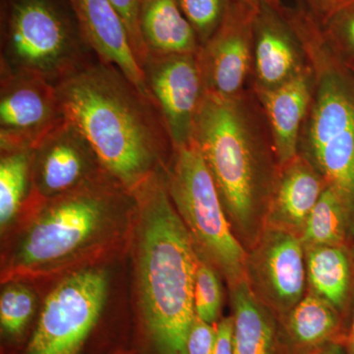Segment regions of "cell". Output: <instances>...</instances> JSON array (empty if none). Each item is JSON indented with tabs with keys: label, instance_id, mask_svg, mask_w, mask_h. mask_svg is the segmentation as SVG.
<instances>
[{
	"label": "cell",
	"instance_id": "1",
	"mask_svg": "<svg viewBox=\"0 0 354 354\" xmlns=\"http://www.w3.org/2000/svg\"><path fill=\"white\" fill-rule=\"evenodd\" d=\"M57 88L65 118L127 190L155 174L162 153L174 149L155 102L113 65L97 58Z\"/></svg>",
	"mask_w": 354,
	"mask_h": 354
},
{
	"label": "cell",
	"instance_id": "2",
	"mask_svg": "<svg viewBox=\"0 0 354 354\" xmlns=\"http://www.w3.org/2000/svg\"><path fill=\"white\" fill-rule=\"evenodd\" d=\"M193 141L215 180L230 225L241 243L252 248L264 230L279 169L254 91L235 97L205 93Z\"/></svg>",
	"mask_w": 354,
	"mask_h": 354
},
{
	"label": "cell",
	"instance_id": "3",
	"mask_svg": "<svg viewBox=\"0 0 354 354\" xmlns=\"http://www.w3.org/2000/svg\"><path fill=\"white\" fill-rule=\"evenodd\" d=\"M133 192L140 205V337L144 354H187L199 255L157 172Z\"/></svg>",
	"mask_w": 354,
	"mask_h": 354
},
{
	"label": "cell",
	"instance_id": "4",
	"mask_svg": "<svg viewBox=\"0 0 354 354\" xmlns=\"http://www.w3.org/2000/svg\"><path fill=\"white\" fill-rule=\"evenodd\" d=\"M95 59L70 0H1V70L57 86Z\"/></svg>",
	"mask_w": 354,
	"mask_h": 354
},
{
	"label": "cell",
	"instance_id": "5",
	"mask_svg": "<svg viewBox=\"0 0 354 354\" xmlns=\"http://www.w3.org/2000/svg\"><path fill=\"white\" fill-rule=\"evenodd\" d=\"M330 53L322 41L307 48L315 86L298 153L337 193L348 218L354 213V91Z\"/></svg>",
	"mask_w": 354,
	"mask_h": 354
},
{
	"label": "cell",
	"instance_id": "6",
	"mask_svg": "<svg viewBox=\"0 0 354 354\" xmlns=\"http://www.w3.org/2000/svg\"><path fill=\"white\" fill-rule=\"evenodd\" d=\"M167 190L197 251L232 286L247 279V256L234 234L220 193L199 148L174 149L167 171Z\"/></svg>",
	"mask_w": 354,
	"mask_h": 354
},
{
	"label": "cell",
	"instance_id": "7",
	"mask_svg": "<svg viewBox=\"0 0 354 354\" xmlns=\"http://www.w3.org/2000/svg\"><path fill=\"white\" fill-rule=\"evenodd\" d=\"M102 270H85L62 281L46 298L29 339L17 354H88L108 297Z\"/></svg>",
	"mask_w": 354,
	"mask_h": 354
},
{
	"label": "cell",
	"instance_id": "8",
	"mask_svg": "<svg viewBox=\"0 0 354 354\" xmlns=\"http://www.w3.org/2000/svg\"><path fill=\"white\" fill-rule=\"evenodd\" d=\"M62 195L26 235L16 257L20 265L51 264L80 250L102 227L113 193L93 180Z\"/></svg>",
	"mask_w": 354,
	"mask_h": 354
},
{
	"label": "cell",
	"instance_id": "9",
	"mask_svg": "<svg viewBox=\"0 0 354 354\" xmlns=\"http://www.w3.org/2000/svg\"><path fill=\"white\" fill-rule=\"evenodd\" d=\"M142 70L174 149L189 145L206 93L197 53H148Z\"/></svg>",
	"mask_w": 354,
	"mask_h": 354
},
{
	"label": "cell",
	"instance_id": "10",
	"mask_svg": "<svg viewBox=\"0 0 354 354\" xmlns=\"http://www.w3.org/2000/svg\"><path fill=\"white\" fill-rule=\"evenodd\" d=\"M0 73L1 149H32L65 120L57 86L34 74Z\"/></svg>",
	"mask_w": 354,
	"mask_h": 354
},
{
	"label": "cell",
	"instance_id": "11",
	"mask_svg": "<svg viewBox=\"0 0 354 354\" xmlns=\"http://www.w3.org/2000/svg\"><path fill=\"white\" fill-rule=\"evenodd\" d=\"M247 281L278 318L304 297L307 268L297 235L265 227L247 256Z\"/></svg>",
	"mask_w": 354,
	"mask_h": 354
},
{
	"label": "cell",
	"instance_id": "12",
	"mask_svg": "<svg viewBox=\"0 0 354 354\" xmlns=\"http://www.w3.org/2000/svg\"><path fill=\"white\" fill-rule=\"evenodd\" d=\"M257 4L230 0L223 22L197 53L206 92L235 97L243 93L253 68V24Z\"/></svg>",
	"mask_w": 354,
	"mask_h": 354
},
{
	"label": "cell",
	"instance_id": "13",
	"mask_svg": "<svg viewBox=\"0 0 354 354\" xmlns=\"http://www.w3.org/2000/svg\"><path fill=\"white\" fill-rule=\"evenodd\" d=\"M309 64L304 44L281 7L260 2L253 24V91L279 87Z\"/></svg>",
	"mask_w": 354,
	"mask_h": 354
},
{
	"label": "cell",
	"instance_id": "14",
	"mask_svg": "<svg viewBox=\"0 0 354 354\" xmlns=\"http://www.w3.org/2000/svg\"><path fill=\"white\" fill-rule=\"evenodd\" d=\"M97 165L102 167L90 143L66 118L32 148V176L39 192L48 196L91 183Z\"/></svg>",
	"mask_w": 354,
	"mask_h": 354
},
{
	"label": "cell",
	"instance_id": "15",
	"mask_svg": "<svg viewBox=\"0 0 354 354\" xmlns=\"http://www.w3.org/2000/svg\"><path fill=\"white\" fill-rule=\"evenodd\" d=\"M70 1L97 59L120 69L142 94L152 100L127 25L111 0Z\"/></svg>",
	"mask_w": 354,
	"mask_h": 354
},
{
	"label": "cell",
	"instance_id": "16",
	"mask_svg": "<svg viewBox=\"0 0 354 354\" xmlns=\"http://www.w3.org/2000/svg\"><path fill=\"white\" fill-rule=\"evenodd\" d=\"M311 64L295 78L272 90L254 92L267 120L279 167L298 155L300 135L313 97Z\"/></svg>",
	"mask_w": 354,
	"mask_h": 354
},
{
	"label": "cell",
	"instance_id": "17",
	"mask_svg": "<svg viewBox=\"0 0 354 354\" xmlns=\"http://www.w3.org/2000/svg\"><path fill=\"white\" fill-rule=\"evenodd\" d=\"M326 187L327 183L322 176L298 153L279 169L266 214L265 227L285 230L300 237L310 213Z\"/></svg>",
	"mask_w": 354,
	"mask_h": 354
},
{
	"label": "cell",
	"instance_id": "18",
	"mask_svg": "<svg viewBox=\"0 0 354 354\" xmlns=\"http://www.w3.org/2000/svg\"><path fill=\"white\" fill-rule=\"evenodd\" d=\"M279 321L285 354H320L332 344L346 342L337 310L314 292Z\"/></svg>",
	"mask_w": 354,
	"mask_h": 354
},
{
	"label": "cell",
	"instance_id": "19",
	"mask_svg": "<svg viewBox=\"0 0 354 354\" xmlns=\"http://www.w3.org/2000/svg\"><path fill=\"white\" fill-rule=\"evenodd\" d=\"M234 354H285L278 316L244 279L230 286Z\"/></svg>",
	"mask_w": 354,
	"mask_h": 354
},
{
	"label": "cell",
	"instance_id": "20",
	"mask_svg": "<svg viewBox=\"0 0 354 354\" xmlns=\"http://www.w3.org/2000/svg\"><path fill=\"white\" fill-rule=\"evenodd\" d=\"M139 23L148 53H197L201 48L176 0H140Z\"/></svg>",
	"mask_w": 354,
	"mask_h": 354
},
{
	"label": "cell",
	"instance_id": "21",
	"mask_svg": "<svg viewBox=\"0 0 354 354\" xmlns=\"http://www.w3.org/2000/svg\"><path fill=\"white\" fill-rule=\"evenodd\" d=\"M306 268L313 292L335 309H342L349 283L348 261L344 251L337 246L307 248Z\"/></svg>",
	"mask_w": 354,
	"mask_h": 354
},
{
	"label": "cell",
	"instance_id": "22",
	"mask_svg": "<svg viewBox=\"0 0 354 354\" xmlns=\"http://www.w3.org/2000/svg\"><path fill=\"white\" fill-rule=\"evenodd\" d=\"M32 177V149H1L0 225L4 228L19 211Z\"/></svg>",
	"mask_w": 354,
	"mask_h": 354
},
{
	"label": "cell",
	"instance_id": "23",
	"mask_svg": "<svg viewBox=\"0 0 354 354\" xmlns=\"http://www.w3.org/2000/svg\"><path fill=\"white\" fill-rule=\"evenodd\" d=\"M346 218L348 215L341 199L327 186L300 235L304 247L337 246L344 239Z\"/></svg>",
	"mask_w": 354,
	"mask_h": 354
},
{
	"label": "cell",
	"instance_id": "24",
	"mask_svg": "<svg viewBox=\"0 0 354 354\" xmlns=\"http://www.w3.org/2000/svg\"><path fill=\"white\" fill-rule=\"evenodd\" d=\"M36 301L29 288L15 285L6 288L0 297L2 339L12 348H24L32 335Z\"/></svg>",
	"mask_w": 354,
	"mask_h": 354
},
{
	"label": "cell",
	"instance_id": "25",
	"mask_svg": "<svg viewBox=\"0 0 354 354\" xmlns=\"http://www.w3.org/2000/svg\"><path fill=\"white\" fill-rule=\"evenodd\" d=\"M221 302V286L215 269L208 261L199 257L194 286L196 315L205 322L215 325L220 321Z\"/></svg>",
	"mask_w": 354,
	"mask_h": 354
},
{
	"label": "cell",
	"instance_id": "26",
	"mask_svg": "<svg viewBox=\"0 0 354 354\" xmlns=\"http://www.w3.org/2000/svg\"><path fill=\"white\" fill-rule=\"evenodd\" d=\"M183 15L196 32L200 46L220 27L230 0H176Z\"/></svg>",
	"mask_w": 354,
	"mask_h": 354
},
{
	"label": "cell",
	"instance_id": "27",
	"mask_svg": "<svg viewBox=\"0 0 354 354\" xmlns=\"http://www.w3.org/2000/svg\"><path fill=\"white\" fill-rule=\"evenodd\" d=\"M319 22L328 43H339L354 51V1L335 7Z\"/></svg>",
	"mask_w": 354,
	"mask_h": 354
},
{
	"label": "cell",
	"instance_id": "28",
	"mask_svg": "<svg viewBox=\"0 0 354 354\" xmlns=\"http://www.w3.org/2000/svg\"><path fill=\"white\" fill-rule=\"evenodd\" d=\"M111 1L115 7L116 10L120 12L125 25H127L130 39H131L133 50H134L135 55L138 58L139 64L142 67V64L145 60L148 50H147L145 44H144L141 31H140V0H111Z\"/></svg>",
	"mask_w": 354,
	"mask_h": 354
},
{
	"label": "cell",
	"instance_id": "29",
	"mask_svg": "<svg viewBox=\"0 0 354 354\" xmlns=\"http://www.w3.org/2000/svg\"><path fill=\"white\" fill-rule=\"evenodd\" d=\"M319 21L323 19L334 8L337 0H306Z\"/></svg>",
	"mask_w": 354,
	"mask_h": 354
},
{
	"label": "cell",
	"instance_id": "30",
	"mask_svg": "<svg viewBox=\"0 0 354 354\" xmlns=\"http://www.w3.org/2000/svg\"><path fill=\"white\" fill-rule=\"evenodd\" d=\"M346 354H354V316L351 330L346 337Z\"/></svg>",
	"mask_w": 354,
	"mask_h": 354
},
{
	"label": "cell",
	"instance_id": "31",
	"mask_svg": "<svg viewBox=\"0 0 354 354\" xmlns=\"http://www.w3.org/2000/svg\"><path fill=\"white\" fill-rule=\"evenodd\" d=\"M320 354H346L344 353V346L342 344H332L329 348L323 351Z\"/></svg>",
	"mask_w": 354,
	"mask_h": 354
},
{
	"label": "cell",
	"instance_id": "32",
	"mask_svg": "<svg viewBox=\"0 0 354 354\" xmlns=\"http://www.w3.org/2000/svg\"><path fill=\"white\" fill-rule=\"evenodd\" d=\"M247 1L252 2V3L258 4L260 2H265V3L271 4V6L279 8V0H247Z\"/></svg>",
	"mask_w": 354,
	"mask_h": 354
},
{
	"label": "cell",
	"instance_id": "33",
	"mask_svg": "<svg viewBox=\"0 0 354 354\" xmlns=\"http://www.w3.org/2000/svg\"><path fill=\"white\" fill-rule=\"evenodd\" d=\"M351 1H354V0H337V2H335V7L342 6V4L348 3V2H351ZM335 7H334V8H335ZM334 8H333V9H334ZM333 9H332V10H333ZM332 10H330V11H332Z\"/></svg>",
	"mask_w": 354,
	"mask_h": 354
},
{
	"label": "cell",
	"instance_id": "34",
	"mask_svg": "<svg viewBox=\"0 0 354 354\" xmlns=\"http://www.w3.org/2000/svg\"><path fill=\"white\" fill-rule=\"evenodd\" d=\"M115 354H128V353H115Z\"/></svg>",
	"mask_w": 354,
	"mask_h": 354
}]
</instances>
